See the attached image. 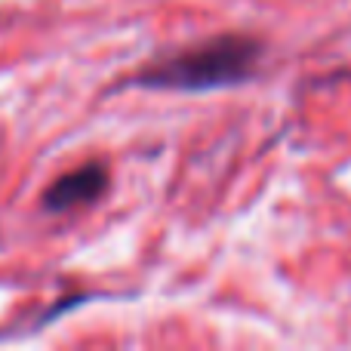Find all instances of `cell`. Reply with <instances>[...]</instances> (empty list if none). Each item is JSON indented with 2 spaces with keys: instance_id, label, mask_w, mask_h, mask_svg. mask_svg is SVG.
Here are the masks:
<instances>
[{
  "instance_id": "1",
  "label": "cell",
  "mask_w": 351,
  "mask_h": 351,
  "mask_svg": "<svg viewBox=\"0 0 351 351\" xmlns=\"http://www.w3.org/2000/svg\"><path fill=\"white\" fill-rule=\"evenodd\" d=\"M256 56L259 47L247 37H219L148 71L139 84L160 90H213L250 77Z\"/></svg>"
},
{
  "instance_id": "2",
  "label": "cell",
  "mask_w": 351,
  "mask_h": 351,
  "mask_svg": "<svg viewBox=\"0 0 351 351\" xmlns=\"http://www.w3.org/2000/svg\"><path fill=\"white\" fill-rule=\"evenodd\" d=\"M105 185H108V176H105V170L99 164L80 167V170L62 176L43 194V204L49 210H68V206H77V204H90V200H96L105 191Z\"/></svg>"
}]
</instances>
